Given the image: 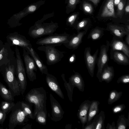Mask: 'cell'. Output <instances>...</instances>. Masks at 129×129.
<instances>
[{
  "label": "cell",
  "instance_id": "cell-1",
  "mask_svg": "<svg viewBox=\"0 0 129 129\" xmlns=\"http://www.w3.org/2000/svg\"><path fill=\"white\" fill-rule=\"evenodd\" d=\"M46 91L42 87L31 89L25 96L26 102L34 104L35 109L33 113L35 116L39 111L44 110L47 112L46 108Z\"/></svg>",
  "mask_w": 129,
  "mask_h": 129
},
{
  "label": "cell",
  "instance_id": "cell-2",
  "mask_svg": "<svg viewBox=\"0 0 129 129\" xmlns=\"http://www.w3.org/2000/svg\"><path fill=\"white\" fill-rule=\"evenodd\" d=\"M56 23L52 22L49 23H43L38 22L29 28L28 34L32 38L35 39L46 35L53 34L58 28Z\"/></svg>",
  "mask_w": 129,
  "mask_h": 129
},
{
  "label": "cell",
  "instance_id": "cell-3",
  "mask_svg": "<svg viewBox=\"0 0 129 129\" xmlns=\"http://www.w3.org/2000/svg\"><path fill=\"white\" fill-rule=\"evenodd\" d=\"M9 119V129H14L18 125H24L27 124L29 119L22 109L21 102L17 103L12 108Z\"/></svg>",
  "mask_w": 129,
  "mask_h": 129
},
{
  "label": "cell",
  "instance_id": "cell-4",
  "mask_svg": "<svg viewBox=\"0 0 129 129\" xmlns=\"http://www.w3.org/2000/svg\"><path fill=\"white\" fill-rule=\"evenodd\" d=\"M73 36L66 32L61 34L53 33L47 37L39 39L36 43L42 46H51L55 47L60 46L68 42Z\"/></svg>",
  "mask_w": 129,
  "mask_h": 129
},
{
  "label": "cell",
  "instance_id": "cell-5",
  "mask_svg": "<svg viewBox=\"0 0 129 129\" xmlns=\"http://www.w3.org/2000/svg\"><path fill=\"white\" fill-rule=\"evenodd\" d=\"M3 76L5 81L8 85L13 95H18L21 93L20 88L18 80L15 75L14 67L10 65L6 67Z\"/></svg>",
  "mask_w": 129,
  "mask_h": 129
},
{
  "label": "cell",
  "instance_id": "cell-6",
  "mask_svg": "<svg viewBox=\"0 0 129 129\" xmlns=\"http://www.w3.org/2000/svg\"><path fill=\"white\" fill-rule=\"evenodd\" d=\"M38 49L45 52L46 63L48 65L54 64L60 61L64 56V52L60 51L55 47L42 45L39 47Z\"/></svg>",
  "mask_w": 129,
  "mask_h": 129
},
{
  "label": "cell",
  "instance_id": "cell-7",
  "mask_svg": "<svg viewBox=\"0 0 129 129\" xmlns=\"http://www.w3.org/2000/svg\"><path fill=\"white\" fill-rule=\"evenodd\" d=\"M110 43L109 41H107L106 45L103 44L100 47V50L99 55L97 58L96 64L98 67V70L96 76L98 78L99 81L102 82L101 76L102 70L104 67L108 64L109 60L108 54L109 50Z\"/></svg>",
  "mask_w": 129,
  "mask_h": 129
},
{
  "label": "cell",
  "instance_id": "cell-8",
  "mask_svg": "<svg viewBox=\"0 0 129 129\" xmlns=\"http://www.w3.org/2000/svg\"><path fill=\"white\" fill-rule=\"evenodd\" d=\"M23 55L28 77L30 81L33 82L37 78L36 72L37 70L36 64L32 57L24 49Z\"/></svg>",
  "mask_w": 129,
  "mask_h": 129
},
{
  "label": "cell",
  "instance_id": "cell-9",
  "mask_svg": "<svg viewBox=\"0 0 129 129\" xmlns=\"http://www.w3.org/2000/svg\"><path fill=\"white\" fill-rule=\"evenodd\" d=\"M7 41L10 44L20 46L26 51L32 47L30 41L24 36L18 33L10 34L7 37Z\"/></svg>",
  "mask_w": 129,
  "mask_h": 129
},
{
  "label": "cell",
  "instance_id": "cell-10",
  "mask_svg": "<svg viewBox=\"0 0 129 129\" xmlns=\"http://www.w3.org/2000/svg\"><path fill=\"white\" fill-rule=\"evenodd\" d=\"M91 48L90 47L86 48L84 51V58L86 68L90 76H93L94 70L97 58L99 51L96 49L93 55L91 54Z\"/></svg>",
  "mask_w": 129,
  "mask_h": 129
},
{
  "label": "cell",
  "instance_id": "cell-11",
  "mask_svg": "<svg viewBox=\"0 0 129 129\" xmlns=\"http://www.w3.org/2000/svg\"><path fill=\"white\" fill-rule=\"evenodd\" d=\"M49 98L52 109L51 119L55 122L59 121L63 118L64 112L59 103L51 93L50 94Z\"/></svg>",
  "mask_w": 129,
  "mask_h": 129
},
{
  "label": "cell",
  "instance_id": "cell-12",
  "mask_svg": "<svg viewBox=\"0 0 129 129\" xmlns=\"http://www.w3.org/2000/svg\"><path fill=\"white\" fill-rule=\"evenodd\" d=\"M111 50L122 51L129 58V47L123 39L113 37L110 43Z\"/></svg>",
  "mask_w": 129,
  "mask_h": 129
},
{
  "label": "cell",
  "instance_id": "cell-13",
  "mask_svg": "<svg viewBox=\"0 0 129 129\" xmlns=\"http://www.w3.org/2000/svg\"><path fill=\"white\" fill-rule=\"evenodd\" d=\"M91 101L87 100L84 101L80 105L77 115L82 125V128L86 123L89 108Z\"/></svg>",
  "mask_w": 129,
  "mask_h": 129
},
{
  "label": "cell",
  "instance_id": "cell-14",
  "mask_svg": "<svg viewBox=\"0 0 129 129\" xmlns=\"http://www.w3.org/2000/svg\"><path fill=\"white\" fill-rule=\"evenodd\" d=\"M46 75V82L49 87L60 98L63 99H64L63 94L56 78L49 73Z\"/></svg>",
  "mask_w": 129,
  "mask_h": 129
},
{
  "label": "cell",
  "instance_id": "cell-15",
  "mask_svg": "<svg viewBox=\"0 0 129 129\" xmlns=\"http://www.w3.org/2000/svg\"><path fill=\"white\" fill-rule=\"evenodd\" d=\"M77 33V35H73L68 42L63 45L70 49L75 50L77 48L82 42V38L87 32L83 31Z\"/></svg>",
  "mask_w": 129,
  "mask_h": 129
},
{
  "label": "cell",
  "instance_id": "cell-16",
  "mask_svg": "<svg viewBox=\"0 0 129 129\" xmlns=\"http://www.w3.org/2000/svg\"><path fill=\"white\" fill-rule=\"evenodd\" d=\"M110 58L118 64L124 66L129 64V58L119 51L110 50Z\"/></svg>",
  "mask_w": 129,
  "mask_h": 129
},
{
  "label": "cell",
  "instance_id": "cell-17",
  "mask_svg": "<svg viewBox=\"0 0 129 129\" xmlns=\"http://www.w3.org/2000/svg\"><path fill=\"white\" fill-rule=\"evenodd\" d=\"M68 83L74 87H76L80 91L84 90V82L81 75L78 72H75L69 78Z\"/></svg>",
  "mask_w": 129,
  "mask_h": 129
},
{
  "label": "cell",
  "instance_id": "cell-18",
  "mask_svg": "<svg viewBox=\"0 0 129 129\" xmlns=\"http://www.w3.org/2000/svg\"><path fill=\"white\" fill-rule=\"evenodd\" d=\"M34 60L36 65L42 74L46 75L48 73L47 66L44 63L33 47L27 51Z\"/></svg>",
  "mask_w": 129,
  "mask_h": 129
},
{
  "label": "cell",
  "instance_id": "cell-19",
  "mask_svg": "<svg viewBox=\"0 0 129 129\" xmlns=\"http://www.w3.org/2000/svg\"><path fill=\"white\" fill-rule=\"evenodd\" d=\"M106 29L109 31L114 37L121 39H123L126 34L125 28L115 24H109Z\"/></svg>",
  "mask_w": 129,
  "mask_h": 129
},
{
  "label": "cell",
  "instance_id": "cell-20",
  "mask_svg": "<svg viewBox=\"0 0 129 129\" xmlns=\"http://www.w3.org/2000/svg\"><path fill=\"white\" fill-rule=\"evenodd\" d=\"M114 76L113 67L109 66L107 64L104 67L102 70L101 76V81L109 83L112 80Z\"/></svg>",
  "mask_w": 129,
  "mask_h": 129
},
{
  "label": "cell",
  "instance_id": "cell-21",
  "mask_svg": "<svg viewBox=\"0 0 129 129\" xmlns=\"http://www.w3.org/2000/svg\"><path fill=\"white\" fill-rule=\"evenodd\" d=\"M100 102L97 101H91L88 111L86 125L91 123L94 117L98 114L99 111Z\"/></svg>",
  "mask_w": 129,
  "mask_h": 129
},
{
  "label": "cell",
  "instance_id": "cell-22",
  "mask_svg": "<svg viewBox=\"0 0 129 129\" xmlns=\"http://www.w3.org/2000/svg\"><path fill=\"white\" fill-rule=\"evenodd\" d=\"M114 0H108L101 14L103 17H115L114 5Z\"/></svg>",
  "mask_w": 129,
  "mask_h": 129
},
{
  "label": "cell",
  "instance_id": "cell-23",
  "mask_svg": "<svg viewBox=\"0 0 129 129\" xmlns=\"http://www.w3.org/2000/svg\"><path fill=\"white\" fill-rule=\"evenodd\" d=\"M104 29L96 27L92 29L87 37V39H91L93 40L100 39L104 35Z\"/></svg>",
  "mask_w": 129,
  "mask_h": 129
},
{
  "label": "cell",
  "instance_id": "cell-24",
  "mask_svg": "<svg viewBox=\"0 0 129 129\" xmlns=\"http://www.w3.org/2000/svg\"><path fill=\"white\" fill-rule=\"evenodd\" d=\"M0 94L6 101H14V97L10 90L0 82Z\"/></svg>",
  "mask_w": 129,
  "mask_h": 129
},
{
  "label": "cell",
  "instance_id": "cell-25",
  "mask_svg": "<svg viewBox=\"0 0 129 129\" xmlns=\"http://www.w3.org/2000/svg\"><path fill=\"white\" fill-rule=\"evenodd\" d=\"M127 118L125 117L124 115L119 116L117 122V129H125L129 126V114Z\"/></svg>",
  "mask_w": 129,
  "mask_h": 129
},
{
  "label": "cell",
  "instance_id": "cell-26",
  "mask_svg": "<svg viewBox=\"0 0 129 129\" xmlns=\"http://www.w3.org/2000/svg\"><path fill=\"white\" fill-rule=\"evenodd\" d=\"M21 104L22 109L28 118L33 119H35L36 116L33 112L31 104L26 102L22 101L21 102Z\"/></svg>",
  "mask_w": 129,
  "mask_h": 129
},
{
  "label": "cell",
  "instance_id": "cell-27",
  "mask_svg": "<svg viewBox=\"0 0 129 129\" xmlns=\"http://www.w3.org/2000/svg\"><path fill=\"white\" fill-rule=\"evenodd\" d=\"M122 94L121 91L118 92L115 90H111L110 92L108 100L109 105H112L118 101Z\"/></svg>",
  "mask_w": 129,
  "mask_h": 129
},
{
  "label": "cell",
  "instance_id": "cell-28",
  "mask_svg": "<svg viewBox=\"0 0 129 129\" xmlns=\"http://www.w3.org/2000/svg\"><path fill=\"white\" fill-rule=\"evenodd\" d=\"M105 118V113L101 111L97 115L96 125L95 129H105L104 122Z\"/></svg>",
  "mask_w": 129,
  "mask_h": 129
},
{
  "label": "cell",
  "instance_id": "cell-29",
  "mask_svg": "<svg viewBox=\"0 0 129 129\" xmlns=\"http://www.w3.org/2000/svg\"><path fill=\"white\" fill-rule=\"evenodd\" d=\"M47 112L44 110L38 111L37 113L35 119L36 121L40 124L45 125L46 124Z\"/></svg>",
  "mask_w": 129,
  "mask_h": 129
},
{
  "label": "cell",
  "instance_id": "cell-30",
  "mask_svg": "<svg viewBox=\"0 0 129 129\" xmlns=\"http://www.w3.org/2000/svg\"><path fill=\"white\" fill-rule=\"evenodd\" d=\"M61 76L64 82V85L67 91L68 97L70 101L72 102L73 101L72 97L73 89L74 87L68 83H67L65 79L64 74H63Z\"/></svg>",
  "mask_w": 129,
  "mask_h": 129
},
{
  "label": "cell",
  "instance_id": "cell-31",
  "mask_svg": "<svg viewBox=\"0 0 129 129\" xmlns=\"http://www.w3.org/2000/svg\"><path fill=\"white\" fill-rule=\"evenodd\" d=\"M15 104L14 102L12 101L2 102L0 106V109L7 114L11 111Z\"/></svg>",
  "mask_w": 129,
  "mask_h": 129
},
{
  "label": "cell",
  "instance_id": "cell-32",
  "mask_svg": "<svg viewBox=\"0 0 129 129\" xmlns=\"http://www.w3.org/2000/svg\"><path fill=\"white\" fill-rule=\"evenodd\" d=\"M88 21L86 20H83L76 25L74 28L77 30V33L80 31V30L82 29L84 30L86 32L87 30L86 28L88 23Z\"/></svg>",
  "mask_w": 129,
  "mask_h": 129
},
{
  "label": "cell",
  "instance_id": "cell-33",
  "mask_svg": "<svg viewBox=\"0 0 129 129\" xmlns=\"http://www.w3.org/2000/svg\"><path fill=\"white\" fill-rule=\"evenodd\" d=\"M125 108V106L124 104H118L114 106L112 109V111L113 113L117 114L122 111Z\"/></svg>",
  "mask_w": 129,
  "mask_h": 129
},
{
  "label": "cell",
  "instance_id": "cell-34",
  "mask_svg": "<svg viewBox=\"0 0 129 129\" xmlns=\"http://www.w3.org/2000/svg\"><path fill=\"white\" fill-rule=\"evenodd\" d=\"M97 115L94 117L90 124L84 126V127L82 129H95L96 124Z\"/></svg>",
  "mask_w": 129,
  "mask_h": 129
},
{
  "label": "cell",
  "instance_id": "cell-35",
  "mask_svg": "<svg viewBox=\"0 0 129 129\" xmlns=\"http://www.w3.org/2000/svg\"><path fill=\"white\" fill-rule=\"evenodd\" d=\"M117 82V83H121L124 84H127L129 83V74L122 75L118 78Z\"/></svg>",
  "mask_w": 129,
  "mask_h": 129
},
{
  "label": "cell",
  "instance_id": "cell-36",
  "mask_svg": "<svg viewBox=\"0 0 129 129\" xmlns=\"http://www.w3.org/2000/svg\"><path fill=\"white\" fill-rule=\"evenodd\" d=\"M77 16V15L76 14L72 15L70 16L67 20V25L70 26H73L74 27L75 25V22Z\"/></svg>",
  "mask_w": 129,
  "mask_h": 129
},
{
  "label": "cell",
  "instance_id": "cell-37",
  "mask_svg": "<svg viewBox=\"0 0 129 129\" xmlns=\"http://www.w3.org/2000/svg\"><path fill=\"white\" fill-rule=\"evenodd\" d=\"M83 8L85 12L88 13H91L93 11L92 6L90 4L86 2L83 4Z\"/></svg>",
  "mask_w": 129,
  "mask_h": 129
},
{
  "label": "cell",
  "instance_id": "cell-38",
  "mask_svg": "<svg viewBox=\"0 0 129 129\" xmlns=\"http://www.w3.org/2000/svg\"><path fill=\"white\" fill-rule=\"evenodd\" d=\"M7 113L0 109V124H2L6 117Z\"/></svg>",
  "mask_w": 129,
  "mask_h": 129
},
{
  "label": "cell",
  "instance_id": "cell-39",
  "mask_svg": "<svg viewBox=\"0 0 129 129\" xmlns=\"http://www.w3.org/2000/svg\"><path fill=\"white\" fill-rule=\"evenodd\" d=\"M77 2V0H69L68 7H71L75 6Z\"/></svg>",
  "mask_w": 129,
  "mask_h": 129
},
{
  "label": "cell",
  "instance_id": "cell-40",
  "mask_svg": "<svg viewBox=\"0 0 129 129\" xmlns=\"http://www.w3.org/2000/svg\"><path fill=\"white\" fill-rule=\"evenodd\" d=\"M76 56L75 54H73L71 55L69 57V63H72L74 62L76 60Z\"/></svg>",
  "mask_w": 129,
  "mask_h": 129
},
{
  "label": "cell",
  "instance_id": "cell-41",
  "mask_svg": "<svg viewBox=\"0 0 129 129\" xmlns=\"http://www.w3.org/2000/svg\"><path fill=\"white\" fill-rule=\"evenodd\" d=\"M106 128L107 129H117L114 121L112 122L111 125L109 123H108Z\"/></svg>",
  "mask_w": 129,
  "mask_h": 129
},
{
  "label": "cell",
  "instance_id": "cell-42",
  "mask_svg": "<svg viewBox=\"0 0 129 129\" xmlns=\"http://www.w3.org/2000/svg\"><path fill=\"white\" fill-rule=\"evenodd\" d=\"M37 7L35 5H32L29 6L28 8V10L30 12H33L36 10Z\"/></svg>",
  "mask_w": 129,
  "mask_h": 129
},
{
  "label": "cell",
  "instance_id": "cell-43",
  "mask_svg": "<svg viewBox=\"0 0 129 129\" xmlns=\"http://www.w3.org/2000/svg\"><path fill=\"white\" fill-rule=\"evenodd\" d=\"M126 34L125 39V42L129 46V30L127 29L125 30Z\"/></svg>",
  "mask_w": 129,
  "mask_h": 129
},
{
  "label": "cell",
  "instance_id": "cell-44",
  "mask_svg": "<svg viewBox=\"0 0 129 129\" xmlns=\"http://www.w3.org/2000/svg\"><path fill=\"white\" fill-rule=\"evenodd\" d=\"M118 10L119 11H121L123 9L124 7V4L121 1L120 2L118 5Z\"/></svg>",
  "mask_w": 129,
  "mask_h": 129
},
{
  "label": "cell",
  "instance_id": "cell-45",
  "mask_svg": "<svg viewBox=\"0 0 129 129\" xmlns=\"http://www.w3.org/2000/svg\"><path fill=\"white\" fill-rule=\"evenodd\" d=\"M5 49L3 47L0 51V60H2L3 57V55L5 52Z\"/></svg>",
  "mask_w": 129,
  "mask_h": 129
},
{
  "label": "cell",
  "instance_id": "cell-46",
  "mask_svg": "<svg viewBox=\"0 0 129 129\" xmlns=\"http://www.w3.org/2000/svg\"><path fill=\"white\" fill-rule=\"evenodd\" d=\"M31 125L30 124H27L22 129H31Z\"/></svg>",
  "mask_w": 129,
  "mask_h": 129
},
{
  "label": "cell",
  "instance_id": "cell-47",
  "mask_svg": "<svg viewBox=\"0 0 129 129\" xmlns=\"http://www.w3.org/2000/svg\"><path fill=\"white\" fill-rule=\"evenodd\" d=\"M92 2L93 4L95 5H96L99 2V0H88Z\"/></svg>",
  "mask_w": 129,
  "mask_h": 129
},
{
  "label": "cell",
  "instance_id": "cell-48",
  "mask_svg": "<svg viewBox=\"0 0 129 129\" xmlns=\"http://www.w3.org/2000/svg\"><path fill=\"white\" fill-rule=\"evenodd\" d=\"M120 0H114V3L115 5H118L120 2Z\"/></svg>",
  "mask_w": 129,
  "mask_h": 129
},
{
  "label": "cell",
  "instance_id": "cell-49",
  "mask_svg": "<svg viewBox=\"0 0 129 129\" xmlns=\"http://www.w3.org/2000/svg\"><path fill=\"white\" fill-rule=\"evenodd\" d=\"M68 127L66 129H71V125L70 124H68L66 125L65 126V127Z\"/></svg>",
  "mask_w": 129,
  "mask_h": 129
},
{
  "label": "cell",
  "instance_id": "cell-50",
  "mask_svg": "<svg viewBox=\"0 0 129 129\" xmlns=\"http://www.w3.org/2000/svg\"><path fill=\"white\" fill-rule=\"evenodd\" d=\"M125 10L127 12H129V6L128 5L126 7Z\"/></svg>",
  "mask_w": 129,
  "mask_h": 129
}]
</instances>
